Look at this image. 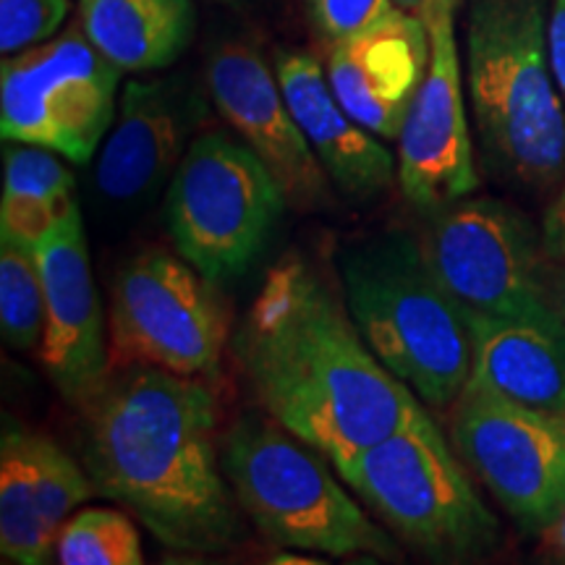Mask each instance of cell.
<instances>
[{"label":"cell","mask_w":565,"mask_h":565,"mask_svg":"<svg viewBox=\"0 0 565 565\" xmlns=\"http://www.w3.org/2000/svg\"><path fill=\"white\" fill-rule=\"evenodd\" d=\"M345 309L312 267L288 259L267 273L233 343L259 406L338 475L422 408Z\"/></svg>","instance_id":"1"},{"label":"cell","mask_w":565,"mask_h":565,"mask_svg":"<svg viewBox=\"0 0 565 565\" xmlns=\"http://www.w3.org/2000/svg\"><path fill=\"white\" fill-rule=\"evenodd\" d=\"M84 469L179 553H221L242 534L223 456L217 401L204 377L131 366L87 406Z\"/></svg>","instance_id":"2"},{"label":"cell","mask_w":565,"mask_h":565,"mask_svg":"<svg viewBox=\"0 0 565 565\" xmlns=\"http://www.w3.org/2000/svg\"><path fill=\"white\" fill-rule=\"evenodd\" d=\"M547 21V0H466V84L484 168L534 194L565 179V103Z\"/></svg>","instance_id":"3"},{"label":"cell","mask_w":565,"mask_h":565,"mask_svg":"<svg viewBox=\"0 0 565 565\" xmlns=\"http://www.w3.org/2000/svg\"><path fill=\"white\" fill-rule=\"evenodd\" d=\"M345 307L374 356L422 404H456L471 377L469 312L429 265L422 242L383 233L341 254Z\"/></svg>","instance_id":"4"},{"label":"cell","mask_w":565,"mask_h":565,"mask_svg":"<svg viewBox=\"0 0 565 565\" xmlns=\"http://www.w3.org/2000/svg\"><path fill=\"white\" fill-rule=\"evenodd\" d=\"M221 456L233 494L273 545L398 561L393 536L353 503L330 461L280 424L242 419L225 435Z\"/></svg>","instance_id":"5"},{"label":"cell","mask_w":565,"mask_h":565,"mask_svg":"<svg viewBox=\"0 0 565 565\" xmlns=\"http://www.w3.org/2000/svg\"><path fill=\"white\" fill-rule=\"evenodd\" d=\"M458 458L419 408L338 477L419 553L433 561H469L492 553L500 526Z\"/></svg>","instance_id":"6"},{"label":"cell","mask_w":565,"mask_h":565,"mask_svg":"<svg viewBox=\"0 0 565 565\" xmlns=\"http://www.w3.org/2000/svg\"><path fill=\"white\" fill-rule=\"evenodd\" d=\"M286 204L249 145L228 131H204L168 183L166 228L189 265L212 282H228L257 263Z\"/></svg>","instance_id":"7"},{"label":"cell","mask_w":565,"mask_h":565,"mask_svg":"<svg viewBox=\"0 0 565 565\" xmlns=\"http://www.w3.org/2000/svg\"><path fill=\"white\" fill-rule=\"evenodd\" d=\"M121 74L79 21L40 45L3 55L0 134L87 166L116 121Z\"/></svg>","instance_id":"8"},{"label":"cell","mask_w":565,"mask_h":565,"mask_svg":"<svg viewBox=\"0 0 565 565\" xmlns=\"http://www.w3.org/2000/svg\"><path fill=\"white\" fill-rule=\"evenodd\" d=\"M228 341L217 282L162 249L134 257L110 288V370L215 377Z\"/></svg>","instance_id":"9"},{"label":"cell","mask_w":565,"mask_h":565,"mask_svg":"<svg viewBox=\"0 0 565 565\" xmlns=\"http://www.w3.org/2000/svg\"><path fill=\"white\" fill-rule=\"evenodd\" d=\"M424 252L469 315H550L542 228L500 200H458L429 212Z\"/></svg>","instance_id":"10"},{"label":"cell","mask_w":565,"mask_h":565,"mask_svg":"<svg viewBox=\"0 0 565 565\" xmlns=\"http://www.w3.org/2000/svg\"><path fill=\"white\" fill-rule=\"evenodd\" d=\"M454 443L524 532H550L565 513V416L536 412L477 383L456 401Z\"/></svg>","instance_id":"11"},{"label":"cell","mask_w":565,"mask_h":565,"mask_svg":"<svg viewBox=\"0 0 565 565\" xmlns=\"http://www.w3.org/2000/svg\"><path fill=\"white\" fill-rule=\"evenodd\" d=\"M456 11L458 3H448L427 21L433 61L398 137L401 192L412 207L427 215L471 196L479 186L466 118Z\"/></svg>","instance_id":"12"},{"label":"cell","mask_w":565,"mask_h":565,"mask_svg":"<svg viewBox=\"0 0 565 565\" xmlns=\"http://www.w3.org/2000/svg\"><path fill=\"white\" fill-rule=\"evenodd\" d=\"M210 103L265 162L296 210L330 204V175L288 108L278 74L246 42H223L204 71Z\"/></svg>","instance_id":"13"},{"label":"cell","mask_w":565,"mask_h":565,"mask_svg":"<svg viewBox=\"0 0 565 565\" xmlns=\"http://www.w3.org/2000/svg\"><path fill=\"white\" fill-rule=\"evenodd\" d=\"M45 286L40 362L71 406L87 408L110 380V345L89 267L79 202L34 246Z\"/></svg>","instance_id":"14"},{"label":"cell","mask_w":565,"mask_h":565,"mask_svg":"<svg viewBox=\"0 0 565 565\" xmlns=\"http://www.w3.org/2000/svg\"><path fill=\"white\" fill-rule=\"evenodd\" d=\"M210 92L192 76L168 74L126 82L118 113L95 166V186L116 204H134L173 179L200 126Z\"/></svg>","instance_id":"15"},{"label":"cell","mask_w":565,"mask_h":565,"mask_svg":"<svg viewBox=\"0 0 565 565\" xmlns=\"http://www.w3.org/2000/svg\"><path fill=\"white\" fill-rule=\"evenodd\" d=\"M97 494L87 469L51 437L6 424L0 440V553L6 563H51L76 505Z\"/></svg>","instance_id":"16"},{"label":"cell","mask_w":565,"mask_h":565,"mask_svg":"<svg viewBox=\"0 0 565 565\" xmlns=\"http://www.w3.org/2000/svg\"><path fill=\"white\" fill-rule=\"evenodd\" d=\"M429 61L427 24L398 9L372 30L330 47L324 71L351 118L383 141H398Z\"/></svg>","instance_id":"17"},{"label":"cell","mask_w":565,"mask_h":565,"mask_svg":"<svg viewBox=\"0 0 565 565\" xmlns=\"http://www.w3.org/2000/svg\"><path fill=\"white\" fill-rule=\"evenodd\" d=\"M275 74L303 137L330 181L353 200H372L395 181L398 160L383 139L351 118L312 53L278 51Z\"/></svg>","instance_id":"18"},{"label":"cell","mask_w":565,"mask_h":565,"mask_svg":"<svg viewBox=\"0 0 565 565\" xmlns=\"http://www.w3.org/2000/svg\"><path fill=\"white\" fill-rule=\"evenodd\" d=\"M475 338L471 383L536 412L565 416V322L534 317L469 315Z\"/></svg>","instance_id":"19"},{"label":"cell","mask_w":565,"mask_h":565,"mask_svg":"<svg viewBox=\"0 0 565 565\" xmlns=\"http://www.w3.org/2000/svg\"><path fill=\"white\" fill-rule=\"evenodd\" d=\"M92 45L126 74L171 68L196 32L194 0H76Z\"/></svg>","instance_id":"20"},{"label":"cell","mask_w":565,"mask_h":565,"mask_svg":"<svg viewBox=\"0 0 565 565\" xmlns=\"http://www.w3.org/2000/svg\"><path fill=\"white\" fill-rule=\"evenodd\" d=\"M74 204V173L55 152L21 141L6 147L0 236L34 249Z\"/></svg>","instance_id":"21"},{"label":"cell","mask_w":565,"mask_h":565,"mask_svg":"<svg viewBox=\"0 0 565 565\" xmlns=\"http://www.w3.org/2000/svg\"><path fill=\"white\" fill-rule=\"evenodd\" d=\"M0 333L11 351H40L45 333V286L38 254L0 236Z\"/></svg>","instance_id":"22"},{"label":"cell","mask_w":565,"mask_h":565,"mask_svg":"<svg viewBox=\"0 0 565 565\" xmlns=\"http://www.w3.org/2000/svg\"><path fill=\"white\" fill-rule=\"evenodd\" d=\"M55 561L63 565H139L145 555L129 515L108 508H84L63 524Z\"/></svg>","instance_id":"23"},{"label":"cell","mask_w":565,"mask_h":565,"mask_svg":"<svg viewBox=\"0 0 565 565\" xmlns=\"http://www.w3.org/2000/svg\"><path fill=\"white\" fill-rule=\"evenodd\" d=\"M71 0H0V53L13 55L58 34Z\"/></svg>","instance_id":"24"},{"label":"cell","mask_w":565,"mask_h":565,"mask_svg":"<svg viewBox=\"0 0 565 565\" xmlns=\"http://www.w3.org/2000/svg\"><path fill=\"white\" fill-rule=\"evenodd\" d=\"M398 9L395 0H307V19L317 40L330 51L338 42L391 19Z\"/></svg>","instance_id":"25"},{"label":"cell","mask_w":565,"mask_h":565,"mask_svg":"<svg viewBox=\"0 0 565 565\" xmlns=\"http://www.w3.org/2000/svg\"><path fill=\"white\" fill-rule=\"evenodd\" d=\"M542 244L550 259L565 257V179L542 217Z\"/></svg>","instance_id":"26"},{"label":"cell","mask_w":565,"mask_h":565,"mask_svg":"<svg viewBox=\"0 0 565 565\" xmlns=\"http://www.w3.org/2000/svg\"><path fill=\"white\" fill-rule=\"evenodd\" d=\"M550 40V61H553V74L565 103V0H553L547 21Z\"/></svg>","instance_id":"27"},{"label":"cell","mask_w":565,"mask_h":565,"mask_svg":"<svg viewBox=\"0 0 565 565\" xmlns=\"http://www.w3.org/2000/svg\"><path fill=\"white\" fill-rule=\"evenodd\" d=\"M545 291L550 309L565 322V257L550 259L547 257V273H545Z\"/></svg>","instance_id":"28"},{"label":"cell","mask_w":565,"mask_h":565,"mask_svg":"<svg viewBox=\"0 0 565 565\" xmlns=\"http://www.w3.org/2000/svg\"><path fill=\"white\" fill-rule=\"evenodd\" d=\"M395 3H398L404 11L414 13V17H419L424 24H427V21L443 9V6L458 3V0H395Z\"/></svg>","instance_id":"29"},{"label":"cell","mask_w":565,"mask_h":565,"mask_svg":"<svg viewBox=\"0 0 565 565\" xmlns=\"http://www.w3.org/2000/svg\"><path fill=\"white\" fill-rule=\"evenodd\" d=\"M550 532L555 534V547L561 550V553L565 555V513H563V519L557 521V524H555L553 529H550Z\"/></svg>","instance_id":"30"},{"label":"cell","mask_w":565,"mask_h":565,"mask_svg":"<svg viewBox=\"0 0 565 565\" xmlns=\"http://www.w3.org/2000/svg\"><path fill=\"white\" fill-rule=\"evenodd\" d=\"M223 3H238V0H223Z\"/></svg>","instance_id":"31"}]
</instances>
